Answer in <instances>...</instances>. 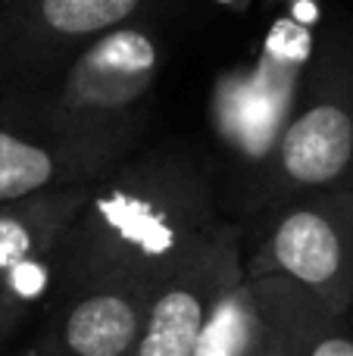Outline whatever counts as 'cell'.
<instances>
[{"instance_id": "obj_5", "label": "cell", "mask_w": 353, "mask_h": 356, "mask_svg": "<svg viewBox=\"0 0 353 356\" xmlns=\"http://www.w3.org/2000/svg\"><path fill=\"white\" fill-rule=\"evenodd\" d=\"M313 25L294 16L275 19L260 54L225 69L213 85L210 122L222 147L254 172L275 147L310 69Z\"/></svg>"}, {"instance_id": "obj_3", "label": "cell", "mask_w": 353, "mask_h": 356, "mask_svg": "<svg viewBox=\"0 0 353 356\" xmlns=\"http://www.w3.org/2000/svg\"><path fill=\"white\" fill-rule=\"evenodd\" d=\"M144 113L94 119L41 97H0V203L104 178L138 150Z\"/></svg>"}, {"instance_id": "obj_13", "label": "cell", "mask_w": 353, "mask_h": 356, "mask_svg": "<svg viewBox=\"0 0 353 356\" xmlns=\"http://www.w3.org/2000/svg\"><path fill=\"white\" fill-rule=\"evenodd\" d=\"M250 284L256 288V297H260L263 313H266V332H263V338H260V344H256L254 356H300L297 341H294L291 328H288L285 316L279 313V307L269 300V294L254 282V278H250Z\"/></svg>"}, {"instance_id": "obj_9", "label": "cell", "mask_w": 353, "mask_h": 356, "mask_svg": "<svg viewBox=\"0 0 353 356\" xmlns=\"http://www.w3.org/2000/svg\"><path fill=\"white\" fill-rule=\"evenodd\" d=\"M94 184V181H91ZM91 184L44 191L0 203V291L31 303L50 291V266Z\"/></svg>"}, {"instance_id": "obj_4", "label": "cell", "mask_w": 353, "mask_h": 356, "mask_svg": "<svg viewBox=\"0 0 353 356\" xmlns=\"http://www.w3.org/2000/svg\"><path fill=\"white\" fill-rule=\"evenodd\" d=\"M247 275L285 278L331 316L353 307V188L319 191L256 213V244Z\"/></svg>"}, {"instance_id": "obj_12", "label": "cell", "mask_w": 353, "mask_h": 356, "mask_svg": "<svg viewBox=\"0 0 353 356\" xmlns=\"http://www.w3.org/2000/svg\"><path fill=\"white\" fill-rule=\"evenodd\" d=\"M263 332H266L263 303L250 278L241 275L219 300L197 356H254Z\"/></svg>"}, {"instance_id": "obj_15", "label": "cell", "mask_w": 353, "mask_h": 356, "mask_svg": "<svg viewBox=\"0 0 353 356\" xmlns=\"http://www.w3.org/2000/svg\"><path fill=\"white\" fill-rule=\"evenodd\" d=\"M219 3H225V6H235V10H241V6H247L250 0H219Z\"/></svg>"}, {"instance_id": "obj_6", "label": "cell", "mask_w": 353, "mask_h": 356, "mask_svg": "<svg viewBox=\"0 0 353 356\" xmlns=\"http://www.w3.org/2000/svg\"><path fill=\"white\" fill-rule=\"evenodd\" d=\"M150 0H0V97L41 94L81 50Z\"/></svg>"}, {"instance_id": "obj_8", "label": "cell", "mask_w": 353, "mask_h": 356, "mask_svg": "<svg viewBox=\"0 0 353 356\" xmlns=\"http://www.w3.org/2000/svg\"><path fill=\"white\" fill-rule=\"evenodd\" d=\"M160 38L144 25H119L91 41L41 94L44 104L72 116H141V104L160 75Z\"/></svg>"}, {"instance_id": "obj_16", "label": "cell", "mask_w": 353, "mask_h": 356, "mask_svg": "<svg viewBox=\"0 0 353 356\" xmlns=\"http://www.w3.org/2000/svg\"><path fill=\"white\" fill-rule=\"evenodd\" d=\"M279 3H304V0H279Z\"/></svg>"}, {"instance_id": "obj_1", "label": "cell", "mask_w": 353, "mask_h": 356, "mask_svg": "<svg viewBox=\"0 0 353 356\" xmlns=\"http://www.w3.org/2000/svg\"><path fill=\"white\" fill-rule=\"evenodd\" d=\"M206 169L175 147L135 150L91 184L50 266V297L85 288L150 294L219 225Z\"/></svg>"}, {"instance_id": "obj_11", "label": "cell", "mask_w": 353, "mask_h": 356, "mask_svg": "<svg viewBox=\"0 0 353 356\" xmlns=\"http://www.w3.org/2000/svg\"><path fill=\"white\" fill-rule=\"evenodd\" d=\"M247 275V272H244ZM269 294V300L279 307L297 341L300 356H353V328L347 319L331 316L325 307H319L310 294L294 288L285 278L272 275H247Z\"/></svg>"}, {"instance_id": "obj_10", "label": "cell", "mask_w": 353, "mask_h": 356, "mask_svg": "<svg viewBox=\"0 0 353 356\" xmlns=\"http://www.w3.org/2000/svg\"><path fill=\"white\" fill-rule=\"evenodd\" d=\"M144 300V291L116 284L54 297L41 332L22 356H131Z\"/></svg>"}, {"instance_id": "obj_7", "label": "cell", "mask_w": 353, "mask_h": 356, "mask_svg": "<svg viewBox=\"0 0 353 356\" xmlns=\"http://www.w3.org/2000/svg\"><path fill=\"white\" fill-rule=\"evenodd\" d=\"M244 275V232L219 222L144 300L131 356H197L225 291Z\"/></svg>"}, {"instance_id": "obj_17", "label": "cell", "mask_w": 353, "mask_h": 356, "mask_svg": "<svg viewBox=\"0 0 353 356\" xmlns=\"http://www.w3.org/2000/svg\"><path fill=\"white\" fill-rule=\"evenodd\" d=\"M350 316H353V307H350ZM350 316H347V319H350Z\"/></svg>"}, {"instance_id": "obj_2", "label": "cell", "mask_w": 353, "mask_h": 356, "mask_svg": "<svg viewBox=\"0 0 353 356\" xmlns=\"http://www.w3.org/2000/svg\"><path fill=\"white\" fill-rule=\"evenodd\" d=\"M353 188V35L335 31L313 50L304 88L269 156L250 172V213L319 191Z\"/></svg>"}, {"instance_id": "obj_14", "label": "cell", "mask_w": 353, "mask_h": 356, "mask_svg": "<svg viewBox=\"0 0 353 356\" xmlns=\"http://www.w3.org/2000/svg\"><path fill=\"white\" fill-rule=\"evenodd\" d=\"M25 313H28V303H22V300H16V297L0 291V344H6V341L19 332Z\"/></svg>"}]
</instances>
